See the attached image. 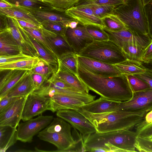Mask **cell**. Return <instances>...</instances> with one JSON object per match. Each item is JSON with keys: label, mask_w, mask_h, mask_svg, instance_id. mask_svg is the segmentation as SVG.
Returning a JSON list of instances; mask_svg holds the SVG:
<instances>
[{"label": "cell", "mask_w": 152, "mask_h": 152, "mask_svg": "<svg viewBox=\"0 0 152 152\" xmlns=\"http://www.w3.org/2000/svg\"><path fill=\"white\" fill-rule=\"evenodd\" d=\"M152 1L143 6L145 13L148 21L149 35L151 38H152Z\"/></svg>", "instance_id": "obj_45"}, {"label": "cell", "mask_w": 152, "mask_h": 152, "mask_svg": "<svg viewBox=\"0 0 152 152\" xmlns=\"http://www.w3.org/2000/svg\"><path fill=\"white\" fill-rule=\"evenodd\" d=\"M25 33L28 39L37 51L39 56V58L42 59L48 64L58 69V60L38 41Z\"/></svg>", "instance_id": "obj_29"}, {"label": "cell", "mask_w": 152, "mask_h": 152, "mask_svg": "<svg viewBox=\"0 0 152 152\" xmlns=\"http://www.w3.org/2000/svg\"><path fill=\"white\" fill-rule=\"evenodd\" d=\"M34 90L31 73L28 70L5 96L9 97L27 96Z\"/></svg>", "instance_id": "obj_21"}, {"label": "cell", "mask_w": 152, "mask_h": 152, "mask_svg": "<svg viewBox=\"0 0 152 152\" xmlns=\"http://www.w3.org/2000/svg\"><path fill=\"white\" fill-rule=\"evenodd\" d=\"M102 28L108 36L109 39L119 47L124 42H130L145 49L152 42V39L148 35L138 33L126 28L118 31H110L104 27Z\"/></svg>", "instance_id": "obj_13"}, {"label": "cell", "mask_w": 152, "mask_h": 152, "mask_svg": "<svg viewBox=\"0 0 152 152\" xmlns=\"http://www.w3.org/2000/svg\"><path fill=\"white\" fill-rule=\"evenodd\" d=\"M45 29L55 34L65 37L67 28L61 24L53 21L44 20L40 23Z\"/></svg>", "instance_id": "obj_38"}, {"label": "cell", "mask_w": 152, "mask_h": 152, "mask_svg": "<svg viewBox=\"0 0 152 152\" xmlns=\"http://www.w3.org/2000/svg\"><path fill=\"white\" fill-rule=\"evenodd\" d=\"M18 70H0V91L14 76Z\"/></svg>", "instance_id": "obj_44"}, {"label": "cell", "mask_w": 152, "mask_h": 152, "mask_svg": "<svg viewBox=\"0 0 152 152\" xmlns=\"http://www.w3.org/2000/svg\"><path fill=\"white\" fill-rule=\"evenodd\" d=\"M21 52H23L22 48L6 28L0 31V56L16 55Z\"/></svg>", "instance_id": "obj_22"}, {"label": "cell", "mask_w": 152, "mask_h": 152, "mask_svg": "<svg viewBox=\"0 0 152 152\" xmlns=\"http://www.w3.org/2000/svg\"><path fill=\"white\" fill-rule=\"evenodd\" d=\"M121 102L101 96L99 99L94 100L77 108L92 113H101L113 110Z\"/></svg>", "instance_id": "obj_20"}, {"label": "cell", "mask_w": 152, "mask_h": 152, "mask_svg": "<svg viewBox=\"0 0 152 152\" xmlns=\"http://www.w3.org/2000/svg\"><path fill=\"white\" fill-rule=\"evenodd\" d=\"M53 116L41 115L18 125L16 132L17 140L23 142H31L33 137L42 129L46 127L52 121Z\"/></svg>", "instance_id": "obj_7"}, {"label": "cell", "mask_w": 152, "mask_h": 152, "mask_svg": "<svg viewBox=\"0 0 152 152\" xmlns=\"http://www.w3.org/2000/svg\"><path fill=\"white\" fill-rule=\"evenodd\" d=\"M22 28L27 34L36 39L57 60L58 57L56 53L49 44L39 29L28 28L25 27Z\"/></svg>", "instance_id": "obj_31"}, {"label": "cell", "mask_w": 152, "mask_h": 152, "mask_svg": "<svg viewBox=\"0 0 152 152\" xmlns=\"http://www.w3.org/2000/svg\"><path fill=\"white\" fill-rule=\"evenodd\" d=\"M0 15L12 17L38 26L41 25V23L28 10L13 5L11 7L0 8Z\"/></svg>", "instance_id": "obj_23"}, {"label": "cell", "mask_w": 152, "mask_h": 152, "mask_svg": "<svg viewBox=\"0 0 152 152\" xmlns=\"http://www.w3.org/2000/svg\"><path fill=\"white\" fill-rule=\"evenodd\" d=\"M1 98H0V99Z\"/></svg>", "instance_id": "obj_59"}, {"label": "cell", "mask_w": 152, "mask_h": 152, "mask_svg": "<svg viewBox=\"0 0 152 152\" xmlns=\"http://www.w3.org/2000/svg\"><path fill=\"white\" fill-rule=\"evenodd\" d=\"M83 0L89 5L96 16L101 20L113 13L114 8L116 7L113 5L90 4Z\"/></svg>", "instance_id": "obj_36"}, {"label": "cell", "mask_w": 152, "mask_h": 152, "mask_svg": "<svg viewBox=\"0 0 152 152\" xmlns=\"http://www.w3.org/2000/svg\"><path fill=\"white\" fill-rule=\"evenodd\" d=\"M27 10L40 23L44 20L53 21L60 23L68 28L70 22L77 21L66 14L65 12L55 9L45 10Z\"/></svg>", "instance_id": "obj_18"}, {"label": "cell", "mask_w": 152, "mask_h": 152, "mask_svg": "<svg viewBox=\"0 0 152 152\" xmlns=\"http://www.w3.org/2000/svg\"><path fill=\"white\" fill-rule=\"evenodd\" d=\"M134 146L139 152H152V138L136 137Z\"/></svg>", "instance_id": "obj_42"}, {"label": "cell", "mask_w": 152, "mask_h": 152, "mask_svg": "<svg viewBox=\"0 0 152 152\" xmlns=\"http://www.w3.org/2000/svg\"><path fill=\"white\" fill-rule=\"evenodd\" d=\"M126 75L133 92L141 91L150 88L147 83L134 75Z\"/></svg>", "instance_id": "obj_41"}, {"label": "cell", "mask_w": 152, "mask_h": 152, "mask_svg": "<svg viewBox=\"0 0 152 152\" xmlns=\"http://www.w3.org/2000/svg\"><path fill=\"white\" fill-rule=\"evenodd\" d=\"M145 120L148 123H152V110L148 112L145 116Z\"/></svg>", "instance_id": "obj_53"}, {"label": "cell", "mask_w": 152, "mask_h": 152, "mask_svg": "<svg viewBox=\"0 0 152 152\" xmlns=\"http://www.w3.org/2000/svg\"><path fill=\"white\" fill-rule=\"evenodd\" d=\"M128 0H123L124 3L126 2Z\"/></svg>", "instance_id": "obj_57"}, {"label": "cell", "mask_w": 152, "mask_h": 152, "mask_svg": "<svg viewBox=\"0 0 152 152\" xmlns=\"http://www.w3.org/2000/svg\"><path fill=\"white\" fill-rule=\"evenodd\" d=\"M5 28L2 16L0 15V31Z\"/></svg>", "instance_id": "obj_54"}, {"label": "cell", "mask_w": 152, "mask_h": 152, "mask_svg": "<svg viewBox=\"0 0 152 152\" xmlns=\"http://www.w3.org/2000/svg\"><path fill=\"white\" fill-rule=\"evenodd\" d=\"M13 5L5 0H0V8L11 7Z\"/></svg>", "instance_id": "obj_52"}, {"label": "cell", "mask_w": 152, "mask_h": 152, "mask_svg": "<svg viewBox=\"0 0 152 152\" xmlns=\"http://www.w3.org/2000/svg\"><path fill=\"white\" fill-rule=\"evenodd\" d=\"M78 76L88 89L106 99L120 102L130 100L133 92L126 75L102 76L78 64Z\"/></svg>", "instance_id": "obj_1"}, {"label": "cell", "mask_w": 152, "mask_h": 152, "mask_svg": "<svg viewBox=\"0 0 152 152\" xmlns=\"http://www.w3.org/2000/svg\"><path fill=\"white\" fill-rule=\"evenodd\" d=\"M65 12L82 25L104 27L102 20L96 16L89 5L83 0L66 10Z\"/></svg>", "instance_id": "obj_12"}, {"label": "cell", "mask_w": 152, "mask_h": 152, "mask_svg": "<svg viewBox=\"0 0 152 152\" xmlns=\"http://www.w3.org/2000/svg\"><path fill=\"white\" fill-rule=\"evenodd\" d=\"M72 126L59 117L53 118L46 127L38 133L42 140L55 145L56 152H77L76 142L71 132Z\"/></svg>", "instance_id": "obj_4"}, {"label": "cell", "mask_w": 152, "mask_h": 152, "mask_svg": "<svg viewBox=\"0 0 152 152\" xmlns=\"http://www.w3.org/2000/svg\"><path fill=\"white\" fill-rule=\"evenodd\" d=\"M13 6L26 10H45L54 9L49 3L39 0H5Z\"/></svg>", "instance_id": "obj_28"}, {"label": "cell", "mask_w": 152, "mask_h": 152, "mask_svg": "<svg viewBox=\"0 0 152 152\" xmlns=\"http://www.w3.org/2000/svg\"><path fill=\"white\" fill-rule=\"evenodd\" d=\"M119 110L130 112L152 110V88L133 92L130 100L121 102L116 108L113 111Z\"/></svg>", "instance_id": "obj_8"}, {"label": "cell", "mask_w": 152, "mask_h": 152, "mask_svg": "<svg viewBox=\"0 0 152 152\" xmlns=\"http://www.w3.org/2000/svg\"><path fill=\"white\" fill-rule=\"evenodd\" d=\"M2 16L5 28L21 47L23 53L39 58L37 51L27 37L24 36L21 27L16 19L10 17Z\"/></svg>", "instance_id": "obj_10"}, {"label": "cell", "mask_w": 152, "mask_h": 152, "mask_svg": "<svg viewBox=\"0 0 152 152\" xmlns=\"http://www.w3.org/2000/svg\"><path fill=\"white\" fill-rule=\"evenodd\" d=\"M39 58L36 57L19 60L9 63L0 65V70H31L38 63Z\"/></svg>", "instance_id": "obj_27"}, {"label": "cell", "mask_w": 152, "mask_h": 152, "mask_svg": "<svg viewBox=\"0 0 152 152\" xmlns=\"http://www.w3.org/2000/svg\"><path fill=\"white\" fill-rule=\"evenodd\" d=\"M82 135L86 152L136 151L134 146L136 134L130 130L96 132Z\"/></svg>", "instance_id": "obj_2"}, {"label": "cell", "mask_w": 152, "mask_h": 152, "mask_svg": "<svg viewBox=\"0 0 152 152\" xmlns=\"http://www.w3.org/2000/svg\"><path fill=\"white\" fill-rule=\"evenodd\" d=\"M78 62L91 72L102 76H113L122 74L113 65L77 55Z\"/></svg>", "instance_id": "obj_16"}, {"label": "cell", "mask_w": 152, "mask_h": 152, "mask_svg": "<svg viewBox=\"0 0 152 152\" xmlns=\"http://www.w3.org/2000/svg\"><path fill=\"white\" fill-rule=\"evenodd\" d=\"M85 26L94 40L102 41L109 39L108 36L102 29V27L95 25Z\"/></svg>", "instance_id": "obj_40"}, {"label": "cell", "mask_w": 152, "mask_h": 152, "mask_svg": "<svg viewBox=\"0 0 152 152\" xmlns=\"http://www.w3.org/2000/svg\"><path fill=\"white\" fill-rule=\"evenodd\" d=\"M152 61V42L144 50L141 57V62L149 63Z\"/></svg>", "instance_id": "obj_50"}, {"label": "cell", "mask_w": 152, "mask_h": 152, "mask_svg": "<svg viewBox=\"0 0 152 152\" xmlns=\"http://www.w3.org/2000/svg\"><path fill=\"white\" fill-rule=\"evenodd\" d=\"M102 20L104 27L110 31H118L126 28L114 13L108 15Z\"/></svg>", "instance_id": "obj_34"}, {"label": "cell", "mask_w": 152, "mask_h": 152, "mask_svg": "<svg viewBox=\"0 0 152 152\" xmlns=\"http://www.w3.org/2000/svg\"><path fill=\"white\" fill-rule=\"evenodd\" d=\"M141 1L143 6L146 5L152 1V0H141Z\"/></svg>", "instance_id": "obj_56"}, {"label": "cell", "mask_w": 152, "mask_h": 152, "mask_svg": "<svg viewBox=\"0 0 152 152\" xmlns=\"http://www.w3.org/2000/svg\"><path fill=\"white\" fill-rule=\"evenodd\" d=\"M20 97H7L4 96L0 99V114L7 109L14 102Z\"/></svg>", "instance_id": "obj_48"}, {"label": "cell", "mask_w": 152, "mask_h": 152, "mask_svg": "<svg viewBox=\"0 0 152 152\" xmlns=\"http://www.w3.org/2000/svg\"><path fill=\"white\" fill-rule=\"evenodd\" d=\"M39 0L42 1H43V0Z\"/></svg>", "instance_id": "obj_58"}, {"label": "cell", "mask_w": 152, "mask_h": 152, "mask_svg": "<svg viewBox=\"0 0 152 152\" xmlns=\"http://www.w3.org/2000/svg\"><path fill=\"white\" fill-rule=\"evenodd\" d=\"M31 73L34 90L39 88L44 82L48 79L45 76L40 74L31 72Z\"/></svg>", "instance_id": "obj_49"}, {"label": "cell", "mask_w": 152, "mask_h": 152, "mask_svg": "<svg viewBox=\"0 0 152 152\" xmlns=\"http://www.w3.org/2000/svg\"><path fill=\"white\" fill-rule=\"evenodd\" d=\"M56 115L68 122L82 135L95 132L93 125L82 114L75 110L63 109L57 111Z\"/></svg>", "instance_id": "obj_14"}, {"label": "cell", "mask_w": 152, "mask_h": 152, "mask_svg": "<svg viewBox=\"0 0 152 152\" xmlns=\"http://www.w3.org/2000/svg\"><path fill=\"white\" fill-rule=\"evenodd\" d=\"M40 29L58 57L64 53L74 52L72 49L67 41L65 37L47 30L45 29L42 25L40 27Z\"/></svg>", "instance_id": "obj_19"}, {"label": "cell", "mask_w": 152, "mask_h": 152, "mask_svg": "<svg viewBox=\"0 0 152 152\" xmlns=\"http://www.w3.org/2000/svg\"><path fill=\"white\" fill-rule=\"evenodd\" d=\"M79 24L78 21H74L70 22L69 25V27L71 28H73L76 27Z\"/></svg>", "instance_id": "obj_55"}, {"label": "cell", "mask_w": 152, "mask_h": 152, "mask_svg": "<svg viewBox=\"0 0 152 152\" xmlns=\"http://www.w3.org/2000/svg\"><path fill=\"white\" fill-rule=\"evenodd\" d=\"M28 71L18 70L14 76L0 91V98L5 96L12 88L26 75Z\"/></svg>", "instance_id": "obj_39"}, {"label": "cell", "mask_w": 152, "mask_h": 152, "mask_svg": "<svg viewBox=\"0 0 152 152\" xmlns=\"http://www.w3.org/2000/svg\"><path fill=\"white\" fill-rule=\"evenodd\" d=\"M96 96L90 95L86 97L62 94H56L50 97L49 110L53 112L63 109L75 110L93 101Z\"/></svg>", "instance_id": "obj_9"}, {"label": "cell", "mask_w": 152, "mask_h": 152, "mask_svg": "<svg viewBox=\"0 0 152 152\" xmlns=\"http://www.w3.org/2000/svg\"><path fill=\"white\" fill-rule=\"evenodd\" d=\"M50 97L33 92L26 97L22 111L21 120L26 121L49 110Z\"/></svg>", "instance_id": "obj_11"}, {"label": "cell", "mask_w": 152, "mask_h": 152, "mask_svg": "<svg viewBox=\"0 0 152 152\" xmlns=\"http://www.w3.org/2000/svg\"><path fill=\"white\" fill-rule=\"evenodd\" d=\"M9 127L0 126V152L5 151L14 144L15 140H17L16 138V129H15L11 134L7 135V130Z\"/></svg>", "instance_id": "obj_32"}, {"label": "cell", "mask_w": 152, "mask_h": 152, "mask_svg": "<svg viewBox=\"0 0 152 152\" xmlns=\"http://www.w3.org/2000/svg\"><path fill=\"white\" fill-rule=\"evenodd\" d=\"M81 0H43L50 4L54 9L65 12L75 6Z\"/></svg>", "instance_id": "obj_37"}, {"label": "cell", "mask_w": 152, "mask_h": 152, "mask_svg": "<svg viewBox=\"0 0 152 152\" xmlns=\"http://www.w3.org/2000/svg\"><path fill=\"white\" fill-rule=\"evenodd\" d=\"M65 37L74 52L77 54L94 41L86 26L80 24L73 28H68Z\"/></svg>", "instance_id": "obj_15"}, {"label": "cell", "mask_w": 152, "mask_h": 152, "mask_svg": "<svg viewBox=\"0 0 152 152\" xmlns=\"http://www.w3.org/2000/svg\"><path fill=\"white\" fill-rule=\"evenodd\" d=\"M58 78L84 93H89V90L79 78L72 73L58 66V69L55 73Z\"/></svg>", "instance_id": "obj_24"}, {"label": "cell", "mask_w": 152, "mask_h": 152, "mask_svg": "<svg viewBox=\"0 0 152 152\" xmlns=\"http://www.w3.org/2000/svg\"><path fill=\"white\" fill-rule=\"evenodd\" d=\"M113 65L121 74L126 75L142 73L147 69L142 62L128 59Z\"/></svg>", "instance_id": "obj_26"}, {"label": "cell", "mask_w": 152, "mask_h": 152, "mask_svg": "<svg viewBox=\"0 0 152 152\" xmlns=\"http://www.w3.org/2000/svg\"><path fill=\"white\" fill-rule=\"evenodd\" d=\"M58 66L72 73L79 78L77 72V55L73 52L66 53L59 56Z\"/></svg>", "instance_id": "obj_25"}, {"label": "cell", "mask_w": 152, "mask_h": 152, "mask_svg": "<svg viewBox=\"0 0 152 152\" xmlns=\"http://www.w3.org/2000/svg\"><path fill=\"white\" fill-rule=\"evenodd\" d=\"M113 13L126 28L138 33L148 35L150 37L148 21L141 0H128L115 8Z\"/></svg>", "instance_id": "obj_5"}, {"label": "cell", "mask_w": 152, "mask_h": 152, "mask_svg": "<svg viewBox=\"0 0 152 152\" xmlns=\"http://www.w3.org/2000/svg\"><path fill=\"white\" fill-rule=\"evenodd\" d=\"M75 110L84 116L94 126L96 132L102 133L123 130H130L141 121L147 113L145 111L130 112L119 110L99 114Z\"/></svg>", "instance_id": "obj_3"}, {"label": "cell", "mask_w": 152, "mask_h": 152, "mask_svg": "<svg viewBox=\"0 0 152 152\" xmlns=\"http://www.w3.org/2000/svg\"><path fill=\"white\" fill-rule=\"evenodd\" d=\"M16 20L20 25L23 27L39 29L41 26H38L26 21L20 20Z\"/></svg>", "instance_id": "obj_51"}, {"label": "cell", "mask_w": 152, "mask_h": 152, "mask_svg": "<svg viewBox=\"0 0 152 152\" xmlns=\"http://www.w3.org/2000/svg\"><path fill=\"white\" fill-rule=\"evenodd\" d=\"M133 75L146 83L150 88H152V70L151 69L147 68L145 72Z\"/></svg>", "instance_id": "obj_46"}, {"label": "cell", "mask_w": 152, "mask_h": 152, "mask_svg": "<svg viewBox=\"0 0 152 152\" xmlns=\"http://www.w3.org/2000/svg\"><path fill=\"white\" fill-rule=\"evenodd\" d=\"M77 54L112 65L127 59L121 48L109 39L94 40Z\"/></svg>", "instance_id": "obj_6"}, {"label": "cell", "mask_w": 152, "mask_h": 152, "mask_svg": "<svg viewBox=\"0 0 152 152\" xmlns=\"http://www.w3.org/2000/svg\"><path fill=\"white\" fill-rule=\"evenodd\" d=\"M39 58L38 63L30 71L31 73L40 74L48 79L53 73L56 72L58 69L48 64L42 59Z\"/></svg>", "instance_id": "obj_33"}, {"label": "cell", "mask_w": 152, "mask_h": 152, "mask_svg": "<svg viewBox=\"0 0 152 152\" xmlns=\"http://www.w3.org/2000/svg\"><path fill=\"white\" fill-rule=\"evenodd\" d=\"M136 137L152 138V123H148L144 118L134 126Z\"/></svg>", "instance_id": "obj_35"}, {"label": "cell", "mask_w": 152, "mask_h": 152, "mask_svg": "<svg viewBox=\"0 0 152 152\" xmlns=\"http://www.w3.org/2000/svg\"><path fill=\"white\" fill-rule=\"evenodd\" d=\"M92 4L113 5L116 7L124 3L123 0H84Z\"/></svg>", "instance_id": "obj_47"}, {"label": "cell", "mask_w": 152, "mask_h": 152, "mask_svg": "<svg viewBox=\"0 0 152 152\" xmlns=\"http://www.w3.org/2000/svg\"><path fill=\"white\" fill-rule=\"evenodd\" d=\"M31 57L24 53L23 52L16 55L0 56V65L9 63Z\"/></svg>", "instance_id": "obj_43"}, {"label": "cell", "mask_w": 152, "mask_h": 152, "mask_svg": "<svg viewBox=\"0 0 152 152\" xmlns=\"http://www.w3.org/2000/svg\"><path fill=\"white\" fill-rule=\"evenodd\" d=\"M27 96L21 97L16 100L0 114V126L17 128L21 119L22 111Z\"/></svg>", "instance_id": "obj_17"}, {"label": "cell", "mask_w": 152, "mask_h": 152, "mask_svg": "<svg viewBox=\"0 0 152 152\" xmlns=\"http://www.w3.org/2000/svg\"><path fill=\"white\" fill-rule=\"evenodd\" d=\"M120 47L127 59L141 62V57L145 49L142 46L130 42H125Z\"/></svg>", "instance_id": "obj_30"}]
</instances>
